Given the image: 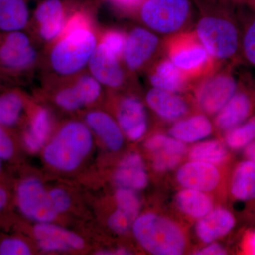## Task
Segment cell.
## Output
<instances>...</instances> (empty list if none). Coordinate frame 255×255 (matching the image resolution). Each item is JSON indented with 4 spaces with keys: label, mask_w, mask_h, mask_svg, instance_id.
<instances>
[{
    "label": "cell",
    "mask_w": 255,
    "mask_h": 255,
    "mask_svg": "<svg viewBox=\"0 0 255 255\" xmlns=\"http://www.w3.org/2000/svg\"><path fill=\"white\" fill-rule=\"evenodd\" d=\"M99 36L90 12L75 8L59 38L43 50L42 82L60 81L86 71Z\"/></svg>",
    "instance_id": "6da1fadb"
},
{
    "label": "cell",
    "mask_w": 255,
    "mask_h": 255,
    "mask_svg": "<svg viewBox=\"0 0 255 255\" xmlns=\"http://www.w3.org/2000/svg\"><path fill=\"white\" fill-rule=\"evenodd\" d=\"M231 0H223L221 8L204 9L196 23L198 40L211 58L228 61L241 53V28L231 11Z\"/></svg>",
    "instance_id": "7a4b0ae2"
},
{
    "label": "cell",
    "mask_w": 255,
    "mask_h": 255,
    "mask_svg": "<svg viewBox=\"0 0 255 255\" xmlns=\"http://www.w3.org/2000/svg\"><path fill=\"white\" fill-rule=\"evenodd\" d=\"M41 46L28 30L0 32V80H29L41 68Z\"/></svg>",
    "instance_id": "3957f363"
},
{
    "label": "cell",
    "mask_w": 255,
    "mask_h": 255,
    "mask_svg": "<svg viewBox=\"0 0 255 255\" xmlns=\"http://www.w3.org/2000/svg\"><path fill=\"white\" fill-rule=\"evenodd\" d=\"M93 133L85 122L73 120L63 124L43 150L48 165L62 172L80 167L91 152Z\"/></svg>",
    "instance_id": "277c9868"
},
{
    "label": "cell",
    "mask_w": 255,
    "mask_h": 255,
    "mask_svg": "<svg viewBox=\"0 0 255 255\" xmlns=\"http://www.w3.org/2000/svg\"><path fill=\"white\" fill-rule=\"evenodd\" d=\"M132 233L140 246L155 255H180L187 241L180 227L172 220L153 213L139 215Z\"/></svg>",
    "instance_id": "5b68a950"
},
{
    "label": "cell",
    "mask_w": 255,
    "mask_h": 255,
    "mask_svg": "<svg viewBox=\"0 0 255 255\" xmlns=\"http://www.w3.org/2000/svg\"><path fill=\"white\" fill-rule=\"evenodd\" d=\"M139 18L146 28L159 34H174L191 18L190 0H144L137 7Z\"/></svg>",
    "instance_id": "8992f818"
},
{
    "label": "cell",
    "mask_w": 255,
    "mask_h": 255,
    "mask_svg": "<svg viewBox=\"0 0 255 255\" xmlns=\"http://www.w3.org/2000/svg\"><path fill=\"white\" fill-rule=\"evenodd\" d=\"M53 89V100L60 110L75 112L98 102L104 87L87 70L71 78L46 84Z\"/></svg>",
    "instance_id": "52a82bcc"
},
{
    "label": "cell",
    "mask_w": 255,
    "mask_h": 255,
    "mask_svg": "<svg viewBox=\"0 0 255 255\" xmlns=\"http://www.w3.org/2000/svg\"><path fill=\"white\" fill-rule=\"evenodd\" d=\"M68 0H40L33 14L28 31L43 48L56 41L63 33L69 16L75 8Z\"/></svg>",
    "instance_id": "ba28073f"
},
{
    "label": "cell",
    "mask_w": 255,
    "mask_h": 255,
    "mask_svg": "<svg viewBox=\"0 0 255 255\" xmlns=\"http://www.w3.org/2000/svg\"><path fill=\"white\" fill-rule=\"evenodd\" d=\"M239 89V81L228 70L210 75L196 89V103L204 113L214 115L226 105Z\"/></svg>",
    "instance_id": "9c48e42d"
},
{
    "label": "cell",
    "mask_w": 255,
    "mask_h": 255,
    "mask_svg": "<svg viewBox=\"0 0 255 255\" xmlns=\"http://www.w3.org/2000/svg\"><path fill=\"white\" fill-rule=\"evenodd\" d=\"M16 201L20 212L37 223L52 222L58 216L50 203L48 191L37 178H26L18 184Z\"/></svg>",
    "instance_id": "30bf717a"
},
{
    "label": "cell",
    "mask_w": 255,
    "mask_h": 255,
    "mask_svg": "<svg viewBox=\"0 0 255 255\" xmlns=\"http://www.w3.org/2000/svg\"><path fill=\"white\" fill-rule=\"evenodd\" d=\"M122 55L98 41L87 67V71L106 88L117 90L128 81Z\"/></svg>",
    "instance_id": "8fae6325"
},
{
    "label": "cell",
    "mask_w": 255,
    "mask_h": 255,
    "mask_svg": "<svg viewBox=\"0 0 255 255\" xmlns=\"http://www.w3.org/2000/svg\"><path fill=\"white\" fill-rule=\"evenodd\" d=\"M160 40L157 33L146 27L132 28L126 37L123 62L130 74L140 73L158 51Z\"/></svg>",
    "instance_id": "7c38bea8"
},
{
    "label": "cell",
    "mask_w": 255,
    "mask_h": 255,
    "mask_svg": "<svg viewBox=\"0 0 255 255\" xmlns=\"http://www.w3.org/2000/svg\"><path fill=\"white\" fill-rule=\"evenodd\" d=\"M116 115L119 125L128 140L137 141L145 136L148 128L147 110L137 96L127 95L121 97Z\"/></svg>",
    "instance_id": "4fadbf2b"
},
{
    "label": "cell",
    "mask_w": 255,
    "mask_h": 255,
    "mask_svg": "<svg viewBox=\"0 0 255 255\" xmlns=\"http://www.w3.org/2000/svg\"><path fill=\"white\" fill-rule=\"evenodd\" d=\"M33 232L38 247L44 253H61L85 248V241L80 236L51 222L38 223Z\"/></svg>",
    "instance_id": "5bb4252c"
},
{
    "label": "cell",
    "mask_w": 255,
    "mask_h": 255,
    "mask_svg": "<svg viewBox=\"0 0 255 255\" xmlns=\"http://www.w3.org/2000/svg\"><path fill=\"white\" fill-rule=\"evenodd\" d=\"M176 179L183 188L209 192L221 182V172L214 164L191 160L178 169Z\"/></svg>",
    "instance_id": "9a60e30c"
},
{
    "label": "cell",
    "mask_w": 255,
    "mask_h": 255,
    "mask_svg": "<svg viewBox=\"0 0 255 255\" xmlns=\"http://www.w3.org/2000/svg\"><path fill=\"white\" fill-rule=\"evenodd\" d=\"M211 58L199 40L181 41L169 48V59L187 76L204 70Z\"/></svg>",
    "instance_id": "2e32d148"
},
{
    "label": "cell",
    "mask_w": 255,
    "mask_h": 255,
    "mask_svg": "<svg viewBox=\"0 0 255 255\" xmlns=\"http://www.w3.org/2000/svg\"><path fill=\"white\" fill-rule=\"evenodd\" d=\"M254 101L249 92L239 90L216 114L215 124L221 131L227 132L251 117Z\"/></svg>",
    "instance_id": "e0dca14e"
},
{
    "label": "cell",
    "mask_w": 255,
    "mask_h": 255,
    "mask_svg": "<svg viewBox=\"0 0 255 255\" xmlns=\"http://www.w3.org/2000/svg\"><path fill=\"white\" fill-rule=\"evenodd\" d=\"M147 105L159 118L177 122L187 115L189 107L187 101L175 92L152 87L145 95Z\"/></svg>",
    "instance_id": "ac0fdd59"
},
{
    "label": "cell",
    "mask_w": 255,
    "mask_h": 255,
    "mask_svg": "<svg viewBox=\"0 0 255 255\" xmlns=\"http://www.w3.org/2000/svg\"><path fill=\"white\" fill-rule=\"evenodd\" d=\"M84 122L109 150L118 151L122 148L125 135L117 119L110 114L103 110H91L85 114Z\"/></svg>",
    "instance_id": "d6986e66"
},
{
    "label": "cell",
    "mask_w": 255,
    "mask_h": 255,
    "mask_svg": "<svg viewBox=\"0 0 255 255\" xmlns=\"http://www.w3.org/2000/svg\"><path fill=\"white\" fill-rule=\"evenodd\" d=\"M236 226V219L231 211L224 208H216L199 219L196 223V236L206 244L224 237Z\"/></svg>",
    "instance_id": "ffe728a7"
},
{
    "label": "cell",
    "mask_w": 255,
    "mask_h": 255,
    "mask_svg": "<svg viewBox=\"0 0 255 255\" xmlns=\"http://www.w3.org/2000/svg\"><path fill=\"white\" fill-rule=\"evenodd\" d=\"M114 180L119 187L135 191L145 189L149 177L142 156L137 152L125 156L114 172Z\"/></svg>",
    "instance_id": "44dd1931"
},
{
    "label": "cell",
    "mask_w": 255,
    "mask_h": 255,
    "mask_svg": "<svg viewBox=\"0 0 255 255\" xmlns=\"http://www.w3.org/2000/svg\"><path fill=\"white\" fill-rule=\"evenodd\" d=\"M53 124V115L48 108L40 106L35 109L23 135V143L29 152L35 153L46 145Z\"/></svg>",
    "instance_id": "7402d4cb"
},
{
    "label": "cell",
    "mask_w": 255,
    "mask_h": 255,
    "mask_svg": "<svg viewBox=\"0 0 255 255\" xmlns=\"http://www.w3.org/2000/svg\"><path fill=\"white\" fill-rule=\"evenodd\" d=\"M149 82L152 87L179 93L187 88L188 76L169 58L160 60L149 72Z\"/></svg>",
    "instance_id": "603a6c76"
},
{
    "label": "cell",
    "mask_w": 255,
    "mask_h": 255,
    "mask_svg": "<svg viewBox=\"0 0 255 255\" xmlns=\"http://www.w3.org/2000/svg\"><path fill=\"white\" fill-rule=\"evenodd\" d=\"M213 128L212 123L205 114H196L175 122L169 134L184 143H193L209 137Z\"/></svg>",
    "instance_id": "cb8c5ba5"
},
{
    "label": "cell",
    "mask_w": 255,
    "mask_h": 255,
    "mask_svg": "<svg viewBox=\"0 0 255 255\" xmlns=\"http://www.w3.org/2000/svg\"><path fill=\"white\" fill-rule=\"evenodd\" d=\"M31 17L28 0H0V32L28 30Z\"/></svg>",
    "instance_id": "d4e9b609"
},
{
    "label": "cell",
    "mask_w": 255,
    "mask_h": 255,
    "mask_svg": "<svg viewBox=\"0 0 255 255\" xmlns=\"http://www.w3.org/2000/svg\"><path fill=\"white\" fill-rule=\"evenodd\" d=\"M233 197L238 201L255 200V163L243 161L233 172L231 183Z\"/></svg>",
    "instance_id": "484cf974"
},
{
    "label": "cell",
    "mask_w": 255,
    "mask_h": 255,
    "mask_svg": "<svg viewBox=\"0 0 255 255\" xmlns=\"http://www.w3.org/2000/svg\"><path fill=\"white\" fill-rule=\"evenodd\" d=\"M175 202L181 212L198 220L209 214L214 206L212 199L206 192L185 188L177 193Z\"/></svg>",
    "instance_id": "4316f807"
},
{
    "label": "cell",
    "mask_w": 255,
    "mask_h": 255,
    "mask_svg": "<svg viewBox=\"0 0 255 255\" xmlns=\"http://www.w3.org/2000/svg\"><path fill=\"white\" fill-rule=\"evenodd\" d=\"M26 108V100L22 92L11 89L0 93V125L6 128L17 125Z\"/></svg>",
    "instance_id": "83f0119b"
},
{
    "label": "cell",
    "mask_w": 255,
    "mask_h": 255,
    "mask_svg": "<svg viewBox=\"0 0 255 255\" xmlns=\"http://www.w3.org/2000/svg\"><path fill=\"white\" fill-rule=\"evenodd\" d=\"M227 145L221 140H210L196 144L189 150L190 160L200 161L218 165L227 160Z\"/></svg>",
    "instance_id": "f1b7e54d"
},
{
    "label": "cell",
    "mask_w": 255,
    "mask_h": 255,
    "mask_svg": "<svg viewBox=\"0 0 255 255\" xmlns=\"http://www.w3.org/2000/svg\"><path fill=\"white\" fill-rule=\"evenodd\" d=\"M146 150L152 155H185L187 148L185 143L179 141L173 137L164 134H155L146 140Z\"/></svg>",
    "instance_id": "f546056e"
},
{
    "label": "cell",
    "mask_w": 255,
    "mask_h": 255,
    "mask_svg": "<svg viewBox=\"0 0 255 255\" xmlns=\"http://www.w3.org/2000/svg\"><path fill=\"white\" fill-rule=\"evenodd\" d=\"M255 140V116L250 117L241 125L226 132L225 143L228 147L237 150L244 149Z\"/></svg>",
    "instance_id": "4dcf8cb0"
},
{
    "label": "cell",
    "mask_w": 255,
    "mask_h": 255,
    "mask_svg": "<svg viewBox=\"0 0 255 255\" xmlns=\"http://www.w3.org/2000/svg\"><path fill=\"white\" fill-rule=\"evenodd\" d=\"M251 5L253 14L241 30V53L255 68V5Z\"/></svg>",
    "instance_id": "1f68e13d"
},
{
    "label": "cell",
    "mask_w": 255,
    "mask_h": 255,
    "mask_svg": "<svg viewBox=\"0 0 255 255\" xmlns=\"http://www.w3.org/2000/svg\"><path fill=\"white\" fill-rule=\"evenodd\" d=\"M115 201L117 208L138 217L141 210L142 202L137 191L119 187L115 193Z\"/></svg>",
    "instance_id": "d6a6232c"
},
{
    "label": "cell",
    "mask_w": 255,
    "mask_h": 255,
    "mask_svg": "<svg viewBox=\"0 0 255 255\" xmlns=\"http://www.w3.org/2000/svg\"><path fill=\"white\" fill-rule=\"evenodd\" d=\"M137 218L134 215L117 208L110 215L107 223L109 227L114 233L120 235L125 234L130 229L132 230V225Z\"/></svg>",
    "instance_id": "836d02e7"
},
{
    "label": "cell",
    "mask_w": 255,
    "mask_h": 255,
    "mask_svg": "<svg viewBox=\"0 0 255 255\" xmlns=\"http://www.w3.org/2000/svg\"><path fill=\"white\" fill-rule=\"evenodd\" d=\"M31 249L27 243L18 238H6L0 243V255H29Z\"/></svg>",
    "instance_id": "e575fe53"
},
{
    "label": "cell",
    "mask_w": 255,
    "mask_h": 255,
    "mask_svg": "<svg viewBox=\"0 0 255 255\" xmlns=\"http://www.w3.org/2000/svg\"><path fill=\"white\" fill-rule=\"evenodd\" d=\"M48 196L51 205L58 215L66 212L71 206V198L65 189L55 188L48 191Z\"/></svg>",
    "instance_id": "d590c367"
},
{
    "label": "cell",
    "mask_w": 255,
    "mask_h": 255,
    "mask_svg": "<svg viewBox=\"0 0 255 255\" xmlns=\"http://www.w3.org/2000/svg\"><path fill=\"white\" fill-rule=\"evenodd\" d=\"M182 156L152 155V167L156 172H168L177 167L182 159Z\"/></svg>",
    "instance_id": "8d00e7d4"
},
{
    "label": "cell",
    "mask_w": 255,
    "mask_h": 255,
    "mask_svg": "<svg viewBox=\"0 0 255 255\" xmlns=\"http://www.w3.org/2000/svg\"><path fill=\"white\" fill-rule=\"evenodd\" d=\"M6 128L0 125V158L2 160H9L15 153L14 141Z\"/></svg>",
    "instance_id": "74e56055"
},
{
    "label": "cell",
    "mask_w": 255,
    "mask_h": 255,
    "mask_svg": "<svg viewBox=\"0 0 255 255\" xmlns=\"http://www.w3.org/2000/svg\"><path fill=\"white\" fill-rule=\"evenodd\" d=\"M195 255H224L227 254V251L219 243H209L208 246L196 251Z\"/></svg>",
    "instance_id": "f35d334b"
},
{
    "label": "cell",
    "mask_w": 255,
    "mask_h": 255,
    "mask_svg": "<svg viewBox=\"0 0 255 255\" xmlns=\"http://www.w3.org/2000/svg\"><path fill=\"white\" fill-rule=\"evenodd\" d=\"M111 4L119 9L130 10L137 9L144 0H107Z\"/></svg>",
    "instance_id": "ab89813d"
},
{
    "label": "cell",
    "mask_w": 255,
    "mask_h": 255,
    "mask_svg": "<svg viewBox=\"0 0 255 255\" xmlns=\"http://www.w3.org/2000/svg\"><path fill=\"white\" fill-rule=\"evenodd\" d=\"M244 155L246 159L255 163V140L245 147Z\"/></svg>",
    "instance_id": "60d3db41"
},
{
    "label": "cell",
    "mask_w": 255,
    "mask_h": 255,
    "mask_svg": "<svg viewBox=\"0 0 255 255\" xmlns=\"http://www.w3.org/2000/svg\"><path fill=\"white\" fill-rule=\"evenodd\" d=\"M130 254V252L124 248H119L114 251H102L97 253V255H127Z\"/></svg>",
    "instance_id": "b9f144b4"
},
{
    "label": "cell",
    "mask_w": 255,
    "mask_h": 255,
    "mask_svg": "<svg viewBox=\"0 0 255 255\" xmlns=\"http://www.w3.org/2000/svg\"><path fill=\"white\" fill-rule=\"evenodd\" d=\"M8 194L4 188L0 187V214L4 209L5 206L7 204Z\"/></svg>",
    "instance_id": "7bdbcfd3"
},
{
    "label": "cell",
    "mask_w": 255,
    "mask_h": 255,
    "mask_svg": "<svg viewBox=\"0 0 255 255\" xmlns=\"http://www.w3.org/2000/svg\"><path fill=\"white\" fill-rule=\"evenodd\" d=\"M248 249L251 254L255 255V232L251 234L248 239Z\"/></svg>",
    "instance_id": "ee69618b"
},
{
    "label": "cell",
    "mask_w": 255,
    "mask_h": 255,
    "mask_svg": "<svg viewBox=\"0 0 255 255\" xmlns=\"http://www.w3.org/2000/svg\"><path fill=\"white\" fill-rule=\"evenodd\" d=\"M237 4L255 5V0H231Z\"/></svg>",
    "instance_id": "f6af8a7d"
},
{
    "label": "cell",
    "mask_w": 255,
    "mask_h": 255,
    "mask_svg": "<svg viewBox=\"0 0 255 255\" xmlns=\"http://www.w3.org/2000/svg\"><path fill=\"white\" fill-rule=\"evenodd\" d=\"M2 159L0 158V173H1V168H2Z\"/></svg>",
    "instance_id": "bcb514c9"
},
{
    "label": "cell",
    "mask_w": 255,
    "mask_h": 255,
    "mask_svg": "<svg viewBox=\"0 0 255 255\" xmlns=\"http://www.w3.org/2000/svg\"><path fill=\"white\" fill-rule=\"evenodd\" d=\"M0 81H1V80H0Z\"/></svg>",
    "instance_id": "7dc6e473"
}]
</instances>
